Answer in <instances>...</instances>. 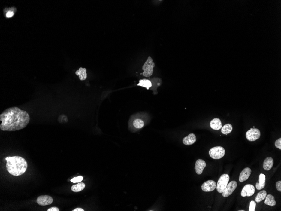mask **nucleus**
<instances>
[{"label":"nucleus","instance_id":"1","mask_svg":"<svg viewBox=\"0 0 281 211\" xmlns=\"http://www.w3.org/2000/svg\"><path fill=\"white\" fill-rule=\"evenodd\" d=\"M0 129L4 131L22 130L28 125L30 117L26 111L16 107L6 109L0 115Z\"/></svg>","mask_w":281,"mask_h":211},{"label":"nucleus","instance_id":"31","mask_svg":"<svg viewBox=\"0 0 281 211\" xmlns=\"http://www.w3.org/2000/svg\"><path fill=\"white\" fill-rule=\"evenodd\" d=\"M239 211H245V210H238Z\"/></svg>","mask_w":281,"mask_h":211},{"label":"nucleus","instance_id":"2","mask_svg":"<svg viewBox=\"0 0 281 211\" xmlns=\"http://www.w3.org/2000/svg\"><path fill=\"white\" fill-rule=\"evenodd\" d=\"M7 161L6 168L9 174L14 176L23 174L28 168V163L23 157L13 156L6 158Z\"/></svg>","mask_w":281,"mask_h":211},{"label":"nucleus","instance_id":"6","mask_svg":"<svg viewBox=\"0 0 281 211\" xmlns=\"http://www.w3.org/2000/svg\"><path fill=\"white\" fill-rule=\"evenodd\" d=\"M261 136V132L258 129L251 128L246 133L247 139L249 141H255L259 139Z\"/></svg>","mask_w":281,"mask_h":211},{"label":"nucleus","instance_id":"30","mask_svg":"<svg viewBox=\"0 0 281 211\" xmlns=\"http://www.w3.org/2000/svg\"><path fill=\"white\" fill-rule=\"evenodd\" d=\"M73 211H84V210L83 209L80 208H77L73 210Z\"/></svg>","mask_w":281,"mask_h":211},{"label":"nucleus","instance_id":"4","mask_svg":"<svg viewBox=\"0 0 281 211\" xmlns=\"http://www.w3.org/2000/svg\"><path fill=\"white\" fill-rule=\"evenodd\" d=\"M229 176L228 174H223L220 177L216 185L217 191L219 193H223L228 185L229 182Z\"/></svg>","mask_w":281,"mask_h":211},{"label":"nucleus","instance_id":"26","mask_svg":"<svg viewBox=\"0 0 281 211\" xmlns=\"http://www.w3.org/2000/svg\"><path fill=\"white\" fill-rule=\"evenodd\" d=\"M275 145L276 148H279V149L281 150V138H280L278 139L275 142Z\"/></svg>","mask_w":281,"mask_h":211},{"label":"nucleus","instance_id":"5","mask_svg":"<svg viewBox=\"0 0 281 211\" xmlns=\"http://www.w3.org/2000/svg\"><path fill=\"white\" fill-rule=\"evenodd\" d=\"M209 153L211 158L214 159H219L225 155V151L222 147L216 146L210 149Z\"/></svg>","mask_w":281,"mask_h":211},{"label":"nucleus","instance_id":"24","mask_svg":"<svg viewBox=\"0 0 281 211\" xmlns=\"http://www.w3.org/2000/svg\"><path fill=\"white\" fill-rule=\"evenodd\" d=\"M83 178L82 176H79L78 177H75L70 180V181L73 183H79L81 182L83 179Z\"/></svg>","mask_w":281,"mask_h":211},{"label":"nucleus","instance_id":"8","mask_svg":"<svg viewBox=\"0 0 281 211\" xmlns=\"http://www.w3.org/2000/svg\"><path fill=\"white\" fill-rule=\"evenodd\" d=\"M237 186V183L236 181H232L228 184L227 186L223 193V196L224 197H227L232 194Z\"/></svg>","mask_w":281,"mask_h":211},{"label":"nucleus","instance_id":"22","mask_svg":"<svg viewBox=\"0 0 281 211\" xmlns=\"http://www.w3.org/2000/svg\"><path fill=\"white\" fill-rule=\"evenodd\" d=\"M232 125L230 124H227L222 127L221 132L222 134L227 135V134H230L231 132H232Z\"/></svg>","mask_w":281,"mask_h":211},{"label":"nucleus","instance_id":"28","mask_svg":"<svg viewBox=\"0 0 281 211\" xmlns=\"http://www.w3.org/2000/svg\"><path fill=\"white\" fill-rule=\"evenodd\" d=\"M14 14V12L12 11H9L6 14V17L7 18L12 17Z\"/></svg>","mask_w":281,"mask_h":211},{"label":"nucleus","instance_id":"16","mask_svg":"<svg viewBox=\"0 0 281 211\" xmlns=\"http://www.w3.org/2000/svg\"><path fill=\"white\" fill-rule=\"evenodd\" d=\"M273 164V159L271 157H267L264 161V164H263V168L265 170H270V169L272 168Z\"/></svg>","mask_w":281,"mask_h":211},{"label":"nucleus","instance_id":"18","mask_svg":"<svg viewBox=\"0 0 281 211\" xmlns=\"http://www.w3.org/2000/svg\"><path fill=\"white\" fill-rule=\"evenodd\" d=\"M266 199H265V203L267 205L269 206H274L276 204V202L274 196H272L271 194H268L266 196Z\"/></svg>","mask_w":281,"mask_h":211},{"label":"nucleus","instance_id":"10","mask_svg":"<svg viewBox=\"0 0 281 211\" xmlns=\"http://www.w3.org/2000/svg\"><path fill=\"white\" fill-rule=\"evenodd\" d=\"M216 187V183L214 181L209 180L204 182L202 185V189L204 192L213 191Z\"/></svg>","mask_w":281,"mask_h":211},{"label":"nucleus","instance_id":"14","mask_svg":"<svg viewBox=\"0 0 281 211\" xmlns=\"http://www.w3.org/2000/svg\"><path fill=\"white\" fill-rule=\"evenodd\" d=\"M266 185V176L263 174H261L259 175V182L256 184V188L258 190H261L264 188Z\"/></svg>","mask_w":281,"mask_h":211},{"label":"nucleus","instance_id":"25","mask_svg":"<svg viewBox=\"0 0 281 211\" xmlns=\"http://www.w3.org/2000/svg\"><path fill=\"white\" fill-rule=\"evenodd\" d=\"M256 203L255 201L252 200L249 204V211H255Z\"/></svg>","mask_w":281,"mask_h":211},{"label":"nucleus","instance_id":"3","mask_svg":"<svg viewBox=\"0 0 281 211\" xmlns=\"http://www.w3.org/2000/svg\"><path fill=\"white\" fill-rule=\"evenodd\" d=\"M155 66V63L153 61V59L150 56L149 57L142 67V70H144L142 73L143 76L146 77L151 76L153 73V68Z\"/></svg>","mask_w":281,"mask_h":211},{"label":"nucleus","instance_id":"7","mask_svg":"<svg viewBox=\"0 0 281 211\" xmlns=\"http://www.w3.org/2000/svg\"><path fill=\"white\" fill-rule=\"evenodd\" d=\"M53 202V198L48 195H43L39 196L36 200L37 203L42 206L51 204Z\"/></svg>","mask_w":281,"mask_h":211},{"label":"nucleus","instance_id":"15","mask_svg":"<svg viewBox=\"0 0 281 211\" xmlns=\"http://www.w3.org/2000/svg\"><path fill=\"white\" fill-rule=\"evenodd\" d=\"M210 126L214 130H219L222 127V122L219 118H214L210 121Z\"/></svg>","mask_w":281,"mask_h":211},{"label":"nucleus","instance_id":"12","mask_svg":"<svg viewBox=\"0 0 281 211\" xmlns=\"http://www.w3.org/2000/svg\"><path fill=\"white\" fill-rule=\"evenodd\" d=\"M251 170L249 167L245 168L241 172L239 177V181L243 182L249 178L251 174Z\"/></svg>","mask_w":281,"mask_h":211},{"label":"nucleus","instance_id":"13","mask_svg":"<svg viewBox=\"0 0 281 211\" xmlns=\"http://www.w3.org/2000/svg\"><path fill=\"white\" fill-rule=\"evenodd\" d=\"M197 138L195 134L192 133L183 139V143L186 145H192L196 142Z\"/></svg>","mask_w":281,"mask_h":211},{"label":"nucleus","instance_id":"20","mask_svg":"<svg viewBox=\"0 0 281 211\" xmlns=\"http://www.w3.org/2000/svg\"><path fill=\"white\" fill-rule=\"evenodd\" d=\"M85 187V184L83 182H79L77 184L74 185L71 187V190L74 192L81 191Z\"/></svg>","mask_w":281,"mask_h":211},{"label":"nucleus","instance_id":"27","mask_svg":"<svg viewBox=\"0 0 281 211\" xmlns=\"http://www.w3.org/2000/svg\"><path fill=\"white\" fill-rule=\"evenodd\" d=\"M276 188L277 190L279 191H281V181H278L276 182Z\"/></svg>","mask_w":281,"mask_h":211},{"label":"nucleus","instance_id":"17","mask_svg":"<svg viewBox=\"0 0 281 211\" xmlns=\"http://www.w3.org/2000/svg\"><path fill=\"white\" fill-rule=\"evenodd\" d=\"M75 74L79 76L80 80L81 81L85 80L86 79L87 75L86 73V69L85 68H80L79 70L75 72Z\"/></svg>","mask_w":281,"mask_h":211},{"label":"nucleus","instance_id":"9","mask_svg":"<svg viewBox=\"0 0 281 211\" xmlns=\"http://www.w3.org/2000/svg\"><path fill=\"white\" fill-rule=\"evenodd\" d=\"M255 192V188L251 184H247L243 187L241 191V196L243 197H250L252 196Z\"/></svg>","mask_w":281,"mask_h":211},{"label":"nucleus","instance_id":"19","mask_svg":"<svg viewBox=\"0 0 281 211\" xmlns=\"http://www.w3.org/2000/svg\"><path fill=\"white\" fill-rule=\"evenodd\" d=\"M138 86H140L146 88L147 90H149V88L152 87L151 82L149 80L147 79H140L139 80V83L137 84Z\"/></svg>","mask_w":281,"mask_h":211},{"label":"nucleus","instance_id":"21","mask_svg":"<svg viewBox=\"0 0 281 211\" xmlns=\"http://www.w3.org/2000/svg\"><path fill=\"white\" fill-rule=\"evenodd\" d=\"M267 196V193L265 190L261 191L259 193H258L257 195L256 196L255 198V201L257 203H260L262 200H264L266 198Z\"/></svg>","mask_w":281,"mask_h":211},{"label":"nucleus","instance_id":"29","mask_svg":"<svg viewBox=\"0 0 281 211\" xmlns=\"http://www.w3.org/2000/svg\"><path fill=\"white\" fill-rule=\"evenodd\" d=\"M47 211H59V209L56 207H52L48 209Z\"/></svg>","mask_w":281,"mask_h":211},{"label":"nucleus","instance_id":"11","mask_svg":"<svg viewBox=\"0 0 281 211\" xmlns=\"http://www.w3.org/2000/svg\"><path fill=\"white\" fill-rule=\"evenodd\" d=\"M206 166V164L202 159H199L196 161L195 170L198 175H201L203 172L204 168Z\"/></svg>","mask_w":281,"mask_h":211},{"label":"nucleus","instance_id":"23","mask_svg":"<svg viewBox=\"0 0 281 211\" xmlns=\"http://www.w3.org/2000/svg\"><path fill=\"white\" fill-rule=\"evenodd\" d=\"M144 122L140 119H135L133 122V125L137 129H141L144 126Z\"/></svg>","mask_w":281,"mask_h":211}]
</instances>
